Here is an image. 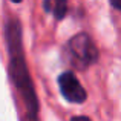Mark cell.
<instances>
[{"label": "cell", "mask_w": 121, "mask_h": 121, "mask_svg": "<svg viewBox=\"0 0 121 121\" xmlns=\"http://www.w3.org/2000/svg\"><path fill=\"white\" fill-rule=\"evenodd\" d=\"M5 35L9 54V74H11V78L14 80V84L17 86L18 92L23 97L28 115L32 120H35L37 112H39V101H37L32 80L29 77L28 66L25 61L23 48H22V29L17 18H9L6 22Z\"/></svg>", "instance_id": "6da1fadb"}, {"label": "cell", "mask_w": 121, "mask_h": 121, "mask_svg": "<svg viewBox=\"0 0 121 121\" xmlns=\"http://www.w3.org/2000/svg\"><path fill=\"white\" fill-rule=\"evenodd\" d=\"M71 60L77 68H87L98 60V49L87 34H77L68 43Z\"/></svg>", "instance_id": "7a4b0ae2"}, {"label": "cell", "mask_w": 121, "mask_h": 121, "mask_svg": "<svg viewBox=\"0 0 121 121\" xmlns=\"http://www.w3.org/2000/svg\"><path fill=\"white\" fill-rule=\"evenodd\" d=\"M58 87L61 95L71 103H83L86 100V91L80 84L74 72H63L58 77Z\"/></svg>", "instance_id": "3957f363"}, {"label": "cell", "mask_w": 121, "mask_h": 121, "mask_svg": "<svg viewBox=\"0 0 121 121\" xmlns=\"http://www.w3.org/2000/svg\"><path fill=\"white\" fill-rule=\"evenodd\" d=\"M68 12V2L66 0H55V8H54V15L57 20H61Z\"/></svg>", "instance_id": "277c9868"}, {"label": "cell", "mask_w": 121, "mask_h": 121, "mask_svg": "<svg viewBox=\"0 0 121 121\" xmlns=\"http://www.w3.org/2000/svg\"><path fill=\"white\" fill-rule=\"evenodd\" d=\"M109 2H110V5H112L115 9H120L121 11V0H109Z\"/></svg>", "instance_id": "5b68a950"}, {"label": "cell", "mask_w": 121, "mask_h": 121, "mask_svg": "<svg viewBox=\"0 0 121 121\" xmlns=\"http://www.w3.org/2000/svg\"><path fill=\"white\" fill-rule=\"evenodd\" d=\"M71 121H91V120H89L87 117H74Z\"/></svg>", "instance_id": "8992f818"}, {"label": "cell", "mask_w": 121, "mask_h": 121, "mask_svg": "<svg viewBox=\"0 0 121 121\" xmlns=\"http://www.w3.org/2000/svg\"><path fill=\"white\" fill-rule=\"evenodd\" d=\"M44 9L51 11V0H44Z\"/></svg>", "instance_id": "52a82bcc"}, {"label": "cell", "mask_w": 121, "mask_h": 121, "mask_svg": "<svg viewBox=\"0 0 121 121\" xmlns=\"http://www.w3.org/2000/svg\"><path fill=\"white\" fill-rule=\"evenodd\" d=\"M12 2H14V3H20L22 0H12Z\"/></svg>", "instance_id": "ba28073f"}]
</instances>
